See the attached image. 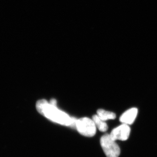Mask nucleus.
<instances>
[{
  "instance_id": "obj_1",
  "label": "nucleus",
  "mask_w": 157,
  "mask_h": 157,
  "mask_svg": "<svg viewBox=\"0 0 157 157\" xmlns=\"http://www.w3.org/2000/svg\"><path fill=\"white\" fill-rule=\"evenodd\" d=\"M36 108L40 114L52 121L63 125L76 128V119L70 117L46 100L42 99L37 101Z\"/></svg>"
},
{
  "instance_id": "obj_2",
  "label": "nucleus",
  "mask_w": 157,
  "mask_h": 157,
  "mask_svg": "<svg viewBox=\"0 0 157 157\" xmlns=\"http://www.w3.org/2000/svg\"><path fill=\"white\" fill-rule=\"evenodd\" d=\"M100 143L102 149L107 157H119L121 149L115 140L109 134H106L101 137Z\"/></svg>"
},
{
  "instance_id": "obj_3",
  "label": "nucleus",
  "mask_w": 157,
  "mask_h": 157,
  "mask_svg": "<svg viewBox=\"0 0 157 157\" xmlns=\"http://www.w3.org/2000/svg\"><path fill=\"white\" fill-rule=\"evenodd\" d=\"M76 128L79 134L86 137H93L97 131V127L94 121L88 117H82L77 120Z\"/></svg>"
},
{
  "instance_id": "obj_4",
  "label": "nucleus",
  "mask_w": 157,
  "mask_h": 157,
  "mask_svg": "<svg viewBox=\"0 0 157 157\" xmlns=\"http://www.w3.org/2000/svg\"><path fill=\"white\" fill-rule=\"evenodd\" d=\"M131 129L130 125L122 124L112 130L109 134L113 140L124 141L128 140L130 136Z\"/></svg>"
},
{
  "instance_id": "obj_5",
  "label": "nucleus",
  "mask_w": 157,
  "mask_h": 157,
  "mask_svg": "<svg viewBox=\"0 0 157 157\" xmlns=\"http://www.w3.org/2000/svg\"><path fill=\"white\" fill-rule=\"evenodd\" d=\"M138 113V109L136 107L130 108L121 116L120 121L122 124L130 125L135 121Z\"/></svg>"
},
{
  "instance_id": "obj_6",
  "label": "nucleus",
  "mask_w": 157,
  "mask_h": 157,
  "mask_svg": "<svg viewBox=\"0 0 157 157\" xmlns=\"http://www.w3.org/2000/svg\"><path fill=\"white\" fill-rule=\"evenodd\" d=\"M97 115L104 121L114 119L116 117V115L114 113L107 111L103 109H98L97 111Z\"/></svg>"
},
{
  "instance_id": "obj_7",
  "label": "nucleus",
  "mask_w": 157,
  "mask_h": 157,
  "mask_svg": "<svg viewBox=\"0 0 157 157\" xmlns=\"http://www.w3.org/2000/svg\"><path fill=\"white\" fill-rule=\"evenodd\" d=\"M93 120L97 128L101 132H106L108 129V126L105 121L102 120L97 115L93 116Z\"/></svg>"
},
{
  "instance_id": "obj_8",
  "label": "nucleus",
  "mask_w": 157,
  "mask_h": 157,
  "mask_svg": "<svg viewBox=\"0 0 157 157\" xmlns=\"http://www.w3.org/2000/svg\"><path fill=\"white\" fill-rule=\"evenodd\" d=\"M50 104L53 106H56L57 101L55 99H52L50 101Z\"/></svg>"
}]
</instances>
